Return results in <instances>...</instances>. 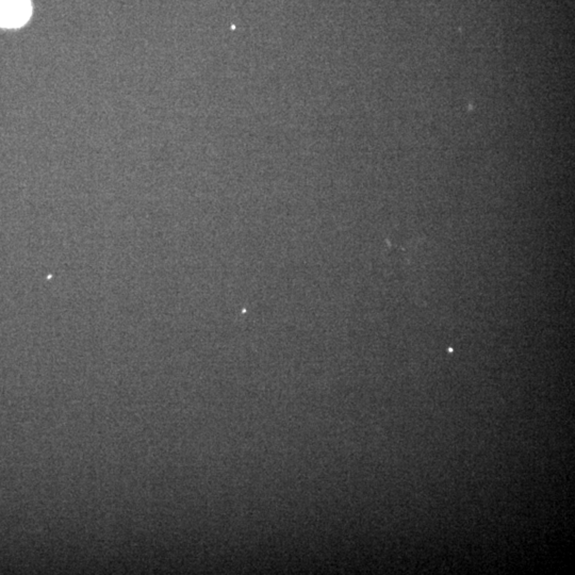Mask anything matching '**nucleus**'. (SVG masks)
<instances>
[{"mask_svg": "<svg viewBox=\"0 0 575 575\" xmlns=\"http://www.w3.org/2000/svg\"><path fill=\"white\" fill-rule=\"evenodd\" d=\"M30 0H0V27L21 28L32 16Z\"/></svg>", "mask_w": 575, "mask_h": 575, "instance_id": "obj_1", "label": "nucleus"}]
</instances>
